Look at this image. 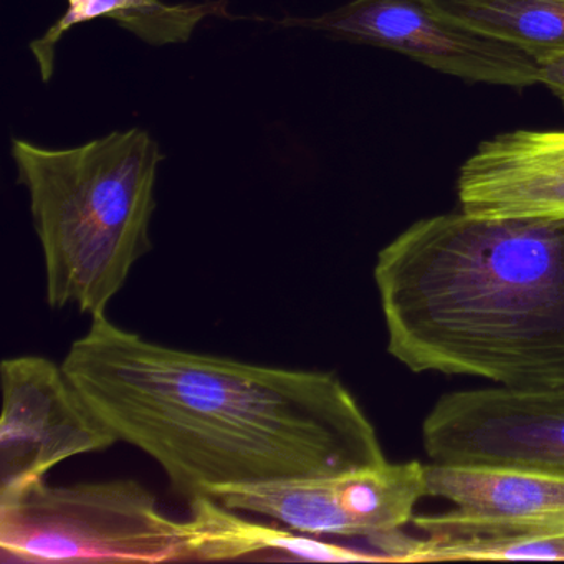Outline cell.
I'll use <instances>...</instances> for the list:
<instances>
[{
  "instance_id": "obj_1",
  "label": "cell",
  "mask_w": 564,
  "mask_h": 564,
  "mask_svg": "<svg viewBox=\"0 0 564 564\" xmlns=\"http://www.w3.org/2000/svg\"><path fill=\"white\" fill-rule=\"evenodd\" d=\"M62 366L118 441L160 464L187 503L219 488L388 462L335 372L170 348L107 316L91 319Z\"/></svg>"
},
{
  "instance_id": "obj_2",
  "label": "cell",
  "mask_w": 564,
  "mask_h": 564,
  "mask_svg": "<svg viewBox=\"0 0 564 564\" xmlns=\"http://www.w3.org/2000/svg\"><path fill=\"white\" fill-rule=\"evenodd\" d=\"M388 351L414 372L564 386V219L458 210L379 252Z\"/></svg>"
},
{
  "instance_id": "obj_3",
  "label": "cell",
  "mask_w": 564,
  "mask_h": 564,
  "mask_svg": "<svg viewBox=\"0 0 564 564\" xmlns=\"http://www.w3.org/2000/svg\"><path fill=\"white\" fill-rule=\"evenodd\" d=\"M31 203L52 308L107 316L131 270L150 252L160 144L148 131H113L74 148L12 140Z\"/></svg>"
},
{
  "instance_id": "obj_4",
  "label": "cell",
  "mask_w": 564,
  "mask_h": 564,
  "mask_svg": "<svg viewBox=\"0 0 564 564\" xmlns=\"http://www.w3.org/2000/svg\"><path fill=\"white\" fill-rule=\"evenodd\" d=\"M197 538L191 514L164 513L133 478H35L0 494L2 563H186L199 561Z\"/></svg>"
},
{
  "instance_id": "obj_5",
  "label": "cell",
  "mask_w": 564,
  "mask_h": 564,
  "mask_svg": "<svg viewBox=\"0 0 564 564\" xmlns=\"http://www.w3.org/2000/svg\"><path fill=\"white\" fill-rule=\"evenodd\" d=\"M285 28L399 52L441 74L474 84L524 88L540 84L533 55L451 18L432 0H352L318 18H289Z\"/></svg>"
},
{
  "instance_id": "obj_6",
  "label": "cell",
  "mask_w": 564,
  "mask_h": 564,
  "mask_svg": "<svg viewBox=\"0 0 564 564\" xmlns=\"http://www.w3.org/2000/svg\"><path fill=\"white\" fill-rule=\"evenodd\" d=\"M209 497L242 513L312 536L365 538L375 544L399 533L427 497L425 465H376L341 474L219 488Z\"/></svg>"
},
{
  "instance_id": "obj_7",
  "label": "cell",
  "mask_w": 564,
  "mask_h": 564,
  "mask_svg": "<svg viewBox=\"0 0 564 564\" xmlns=\"http://www.w3.org/2000/svg\"><path fill=\"white\" fill-rule=\"evenodd\" d=\"M422 441L437 464L505 465L564 475V386H497L442 395L425 417Z\"/></svg>"
},
{
  "instance_id": "obj_8",
  "label": "cell",
  "mask_w": 564,
  "mask_h": 564,
  "mask_svg": "<svg viewBox=\"0 0 564 564\" xmlns=\"http://www.w3.org/2000/svg\"><path fill=\"white\" fill-rule=\"evenodd\" d=\"M0 378V494L45 478L68 458L117 444L64 366L42 356H15L2 361Z\"/></svg>"
},
{
  "instance_id": "obj_9",
  "label": "cell",
  "mask_w": 564,
  "mask_h": 564,
  "mask_svg": "<svg viewBox=\"0 0 564 564\" xmlns=\"http://www.w3.org/2000/svg\"><path fill=\"white\" fill-rule=\"evenodd\" d=\"M427 497L454 505L412 518L422 546L501 536L564 534V475L505 465H425Z\"/></svg>"
},
{
  "instance_id": "obj_10",
  "label": "cell",
  "mask_w": 564,
  "mask_h": 564,
  "mask_svg": "<svg viewBox=\"0 0 564 564\" xmlns=\"http://www.w3.org/2000/svg\"><path fill=\"white\" fill-rule=\"evenodd\" d=\"M457 194L471 216L564 219V131L518 130L485 141L462 166Z\"/></svg>"
},
{
  "instance_id": "obj_11",
  "label": "cell",
  "mask_w": 564,
  "mask_h": 564,
  "mask_svg": "<svg viewBox=\"0 0 564 564\" xmlns=\"http://www.w3.org/2000/svg\"><path fill=\"white\" fill-rule=\"evenodd\" d=\"M68 9L41 39L29 48L37 62L42 80L48 82L55 70L58 42L75 25L97 19H111L121 29L154 47L186 44L200 22L210 15L226 14V0L203 4H166L163 0H67Z\"/></svg>"
},
{
  "instance_id": "obj_12",
  "label": "cell",
  "mask_w": 564,
  "mask_h": 564,
  "mask_svg": "<svg viewBox=\"0 0 564 564\" xmlns=\"http://www.w3.org/2000/svg\"><path fill=\"white\" fill-rule=\"evenodd\" d=\"M441 11L503 39L536 61L564 54V0H432Z\"/></svg>"
},
{
  "instance_id": "obj_13",
  "label": "cell",
  "mask_w": 564,
  "mask_h": 564,
  "mask_svg": "<svg viewBox=\"0 0 564 564\" xmlns=\"http://www.w3.org/2000/svg\"><path fill=\"white\" fill-rule=\"evenodd\" d=\"M564 561V534L546 536H501L462 541L444 546H422L404 533L391 547L392 563H437V561Z\"/></svg>"
},
{
  "instance_id": "obj_14",
  "label": "cell",
  "mask_w": 564,
  "mask_h": 564,
  "mask_svg": "<svg viewBox=\"0 0 564 564\" xmlns=\"http://www.w3.org/2000/svg\"><path fill=\"white\" fill-rule=\"evenodd\" d=\"M540 84L544 85L564 107V54L540 58Z\"/></svg>"
}]
</instances>
